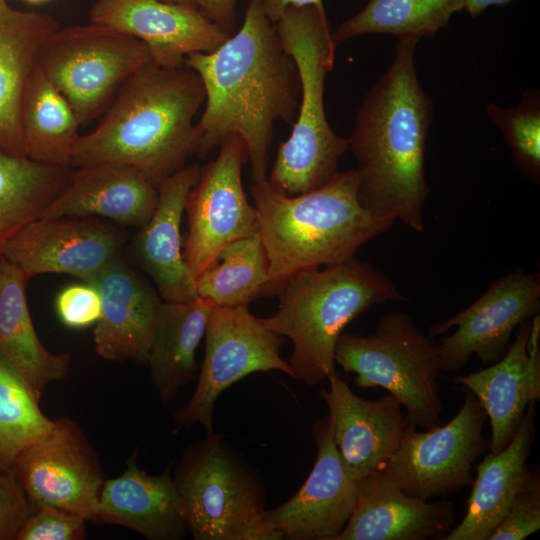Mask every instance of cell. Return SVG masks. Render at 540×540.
<instances>
[{"mask_svg": "<svg viewBox=\"0 0 540 540\" xmlns=\"http://www.w3.org/2000/svg\"><path fill=\"white\" fill-rule=\"evenodd\" d=\"M184 65L198 74L205 90V109L196 124V155L204 158L238 135L248 150L253 183L266 180L274 124L292 123L300 80L262 0L249 1L236 34L211 52L188 55Z\"/></svg>", "mask_w": 540, "mask_h": 540, "instance_id": "cell-1", "label": "cell"}, {"mask_svg": "<svg viewBox=\"0 0 540 540\" xmlns=\"http://www.w3.org/2000/svg\"><path fill=\"white\" fill-rule=\"evenodd\" d=\"M397 39L391 65L358 109L348 148L357 162L362 206L422 232L429 195L425 152L434 107L416 73L420 39Z\"/></svg>", "mask_w": 540, "mask_h": 540, "instance_id": "cell-2", "label": "cell"}, {"mask_svg": "<svg viewBox=\"0 0 540 540\" xmlns=\"http://www.w3.org/2000/svg\"><path fill=\"white\" fill-rule=\"evenodd\" d=\"M204 102L195 71L150 62L124 82L101 123L78 136L70 166L124 164L157 185L196 154L199 135L193 119Z\"/></svg>", "mask_w": 540, "mask_h": 540, "instance_id": "cell-3", "label": "cell"}, {"mask_svg": "<svg viewBox=\"0 0 540 540\" xmlns=\"http://www.w3.org/2000/svg\"><path fill=\"white\" fill-rule=\"evenodd\" d=\"M259 236L268 260L264 296L277 295L293 275L354 258L395 222L362 206L356 169L309 192L286 195L266 180L251 185Z\"/></svg>", "mask_w": 540, "mask_h": 540, "instance_id": "cell-4", "label": "cell"}, {"mask_svg": "<svg viewBox=\"0 0 540 540\" xmlns=\"http://www.w3.org/2000/svg\"><path fill=\"white\" fill-rule=\"evenodd\" d=\"M277 295V311L261 321L292 341L293 378L310 386L335 369V347L351 321L374 305L406 299L385 273L355 258L299 272Z\"/></svg>", "mask_w": 540, "mask_h": 540, "instance_id": "cell-5", "label": "cell"}, {"mask_svg": "<svg viewBox=\"0 0 540 540\" xmlns=\"http://www.w3.org/2000/svg\"><path fill=\"white\" fill-rule=\"evenodd\" d=\"M275 25L284 51L296 65L300 99L291 134L280 145L267 181L286 195H297L327 183L348 149V139L329 126L324 107L325 80L337 45L325 9L290 7Z\"/></svg>", "mask_w": 540, "mask_h": 540, "instance_id": "cell-6", "label": "cell"}, {"mask_svg": "<svg viewBox=\"0 0 540 540\" xmlns=\"http://www.w3.org/2000/svg\"><path fill=\"white\" fill-rule=\"evenodd\" d=\"M334 361L356 375L357 387L388 391L404 408L409 425L430 429L441 424L439 346L409 314L383 315L368 336L343 332Z\"/></svg>", "mask_w": 540, "mask_h": 540, "instance_id": "cell-7", "label": "cell"}, {"mask_svg": "<svg viewBox=\"0 0 540 540\" xmlns=\"http://www.w3.org/2000/svg\"><path fill=\"white\" fill-rule=\"evenodd\" d=\"M174 480L195 540H281L264 521L262 482L218 433L187 448Z\"/></svg>", "mask_w": 540, "mask_h": 540, "instance_id": "cell-8", "label": "cell"}, {"mask_svg": "<svg viewBox=\"0 0 540 540\" xmlns=\"http://www.w3.org/2000/svg\"><path fill=\"white\" fill-rule=\"evenodd\" d=\"M150 62L142 41L93 23L58 28L43 42L36 58L80 125L92 120L113 93Z\"/></svg>", "mask_w": 540, "mask_h": 540, "instance_id": "cell-9", "label": "cell"}, {"mask_svg": "<svg viewBox=\"0 0 540 540\" xmlns=\"http://www.w3.org/2000/svg\"><path fill=\"white\" fill-rule=\"evenodd\" d=\"M205 353L194 393L177 410V426L201 424L206 434L213 430V413L219 395L240 379L254 373L278 370L293 378L281 357L280 336L254 316L248 306H214L205 331Z\"/></svg>", "mask_w": 540, "mask_h": 540, "instance_id": "cell-10", "label": "cell"}, {"mask_svg": "<svg viewBox=\"0 0 540 540\" xmlns=\"http://www.w3.org/2000/svg\"><path fill=\"white\" fill-rule=\"evenodd\" d=\"M487 414L469 390L445 425L417 431L407 425L400 444L382 466L402 490L424 500L445 498L473 483L474 462L489 451Z\"/></svg>", "mask_w": 540, "mask_h": 540, "instance_id": "cell-11", "label": "cell"}, {"mask_svg": "<svg viewBox=\"0 0 540 540\" xmlns=\"http://www.w3.org/2000/svg\"><path fill=\"white\" fill-rule=\"evenodd\" d=\"M248 159L244 140L230 136L220 145L217 157L201 167L188 193L183 258L195 282L227 245L259 233L256 209L242 185V166Z\"/></svg>", "mask_w": 540, "mask_h": 540, "instance_id": "cell-12", "label": "cell"}, {"mask_svg": "<svg viewBox=\"0 0 540 540\" xmlns=\"http://www.w3.org/2000/svg\"><path fill=\"white\" fill-rule=\"evenodd\" d=\"M12 471L35 507L92 521L105 480L96 453L72 419L54 420L47 433L17 456Z\"/></svg>", "mask_w": 540, "mask_h": 540, "instance_id": "cell-13", "label": "cell"}, {"mask_svg": "<svg viewBox=\"0 0 540 540\" xmlns=\"http://www.w3.org/2000/svg\"><path fill=\"white\" fill-rule=\"evenodd\" d=\"M540 311V274L521 268L493 280L484 293L467 308L430 326L436 337L456 327L439 346L441 371L455 373L472 355L490 365L504 355L511 337L525 321Z\"/></svg>", "mask_w": 540, "mask_h": 540, "instance_id": "cell-14", "label": "cell"}, {"mask_svg": "<svg viewBox=\"0 0 540 540\" xmlns=\"http://www.w3.org/2000/svg\"><path fill=\"white\" fill-rule=\"evenodd\" d=\"M124 242L117 225L97 217L37 218L7 242L2 256L28 279L56 273L92 284L121 258Z\"/></svg>", "mask_w": 540, "mask_h": 540, "instance_id": "cell-15", "label": "cell"}, {"mask_svg": "<svg viewBox=\"0 0 540 540\" xmlns=\"http://www.w3.org/2000/svg\"><path fill=\"white\" fill-rule=\"evenodd\" d=\"M89 17L142 41L152 62L165 68L184 66L188 55L211 52L231 35L196 5L163 0H97Z\"/></svg>", "mask_w": 540, "mask_h": 540, "instance_id": "cell-16", "label": "cell"}, {"mask_svg": "<svg viewBox=\"0 0 540 540\" xmlns=\"http://www.w3.org/2000/svg\"><path fill=\"white\" fill-rule=\"evenodd\" d=\"M314 466L289 500L263 514L282 539L335 540L355 506L357 480L346 469L333 441L328 418L313 426Z\"/></svg>", "mask_w": 540, "mask_h": 540, "instance_id": "cell-17", "label": "cell"}, {"mask_svg": "<svg viewBox=\"0 0 540 540\" xmlns=\"http://www.w3.org/2000/svg\"><path fill=\"white\" fill-rule=\"evenodd\" d=\"M319 394L339 455L357 481L382 467L398 448L408 423L402 405L391 394L378 400L356 395L336 369Z\"/></svg>", "mask_w": 540, "mask_h": 540, "instance_id": "cell-18", "label": "cell"}, {"mask_svg": "<svg viewBox=\"0 0 540 540\" xmlns=\"http://www.w3.org/2000/svg\"><path fill=\"white\" fill-rule=\"evenodd\" d=\"M539 314L522 323L498 361L454 378L472 392L491 426L489 451L503 450L516 433L532 401L540 398Z\"/></svg>", "mask_w": 540, "mask_h": 540, "instance_id": "cell-19", "label": "cell"}, {"mask_svg": "<svg viewBox=\"0 0 540 540\" xmlns=\"http://www.w3.org/2000/svg\"><path fill=\"white\" fill-rule=\"evenodd\" d=\"M455 515L453 502L412 497L380 467L357 481L353 512L335 540L441 539Z\"/></svg>", "mask_w": 540, "mask_h": 540, "instance_id": "cell-20", "label": "cell"}, {"mask_svg": "<svg viewBox=\"0 0 540 540\" xmlns=\"http://www.w3.org/2000/svg\"><path fill=\"white\" fill-rule=\"evenodd\" d=\"M158 201L157 185L138 169L113 162L76 167L39 218L97 217L141 228Z\"/></svg>", "mask_w": 540, "mask_h": 540, "instance_id": "cell-21", "label": "cell"}, {"mask_svg": "<svg viewBox=\"0 0 540 540\" xmlns=\"http://www.w3.org/2000/svg\"><path fill=\"white\" fill-rule=\"evenodd\" d=\"M102 314L94 328L96 352L105 360L146 364L162 298L148 280L121 258L92 283Z\"/></svg>", "mask_w": 540, "mask_h": 540, "instance_id": "cell-22", "label": "cell"}, {"mask_svg": "<svg viewBox=\"0 0 540 540\" xmlns=\"http://www.w3.org/2000/svg\"><path fill=\"white\" fill-rule=\"evenodd\" d=\"M201 166L186 165L157 184L158 201L150 219L138 229L132 243L137 266L155 283L163 301H188L196 285L183 258L181 221L188 193Z\"/></svg>", "mask_w": 540, "mask_h": 540, "instance_id": "cell-23", "label": "cell"}, {"mask_svg": "<svg viewBox=\"0 0 540 540\" xmlns=\"http://www.w3.org/2000/svg\"><path fill=\"white\" fill-rule=\"evenodd\" d=\"M92 521L124 526L149 540H178L188 531L170 466L150 475L135 456L120 476L104 481Z\"/></svg>", "mask_w": 540, "mask_h": 540, "instance_id": "cell-24", "label": "cell"}, {"mask_svg": "<svg viewBox=\"0 0 540 540\" xmlns=\"http://www.w3.org/2000/svg\"><path fill=\"white\" fill-rule=\"evenodd\" d=\"M536 401L529 403L521 423L498 453L489 451L476 465V478L464 518L440 540H487L527 481V460L535 434Z\"/></svg>", "mask_w": 540, "mask_h": 540, "instance_id": "cell-25", "label": "cell"}, {"mask_svg": "<svg viewBox=\"0 0 540 540\" xmlns=\"http://www.w3.org/2000/svg\"><path fill=\"white\" fill-rule=\"evenodd\" d=\"M58 28L48 14L17 10L0 0L1 150L25 156L21 119L27 82L41 45Z\"/></svg>", "mask_w": 540, "mask_h": 540, "instance_id": "cell-26", "label": "cell"}, {"mask_svg": "<svg viewBox=\"0 0 540 540\" xmlns=\"http://www.w3.org/2000/svg\"><path fill=\"white\" fill-rule=\"evenodd\" d=\"M27 276L0 257V355L40 395L47 385L67 376L71 357L52 353L40 341L30 316Z\"/></svg>", "mask_w": 540, "mask_h": 540, "instance_id": "cell-27", "label": "cell"}, {"mask_svg": "<svg viewBox=\"0 0 540 540\" xmlns=\"http://www.w3.org/2000/svg\"><path fill=\"white\" fill-rule=\"evenodd\" d=\"M215 305L204 298L163 301L159 307L147 363L163 404L195 378L196 350Z\"/></svg>", "mask_w": 540, "mask_h": 540, "instance_id": "cell-28", "label": "cell"}, {"mask_svg": "<svg viewBox=\"0 0 540 540\" xmlns=\"http://www.w3.org/2000/svg\"><path fill=\"white\" fill-rule=\"evenodd\" d=\"M21 122L28 159L50 166L71 167L80 124L69 103L36 63L27 82Z\"/></svg>", "mask_w": 540, "mask_h": 540, "instance_id": "cell-29", "label": "cell"}, {"mask_svg": "<svg viewBox=\"0 0 540 540\" xmlns=\"http://www.w3.org/2000/svg\"><path fill=\"white\" fill-rule=\"evenodd\" d=\"M70 172V167L45 165L0 149V257L7 242L40 217Z\"/></svg>", "mask_w": 540, "mask_h": 540, "instance_id": "cell-30", "label": "cell"}, {"mask_svg": "<svg viewBox=\"0 0 540 540\" xmlns=\"http://www.w3.org/2000/svg\"><path fill=\"white\" fill-rule=\"evenodd\" d=\"M465 0H369L355 15L332 31L336 45L356 36L380 33L433 38L446 27Z\"/></svg>", "mask_w": 540, "mask_h": 540, "instance_id": "cell-31", "label": "cell"}, {"mask_svg": "<svg viewBox=\"0 0 540 540\" xmlns=\"http://www.w3.org/2000/svg\"><path fill=\"white\" fill-rule=\"evenodd\" d=\"M268 260L259 234L227 245L196 280L198 297L219 307L248 306L264 296Z\"/></svg>", "mask_w": 540, "mask_h": 540, "instance_id": "cell-32", "label": "cell"}, {"mask_svg": "<svg viewBox=\"0 0 540 540\" xmlns=\"http://www.w3.org/2000/svg\"><path fill=\"white\" fill-rule=\"evenodd\" d=\"M39 397L0 355V470H12L17 456L52 428Z\"/></svg>", "mask_w": 540, "mask_h": 540, "instance_id": "cell-33", "label": "cell"}, {"mask_svg": "<svg viewBox=\"0 0 540 540\" xmlns=\"http://www.w3.org/2000/svg\"><path fill=\"white\" fill-rule=\"evenodd\" d=\"M488 117L498 126L510 147L513 163L524 176L540 182V93L522 89V101L509 108L489 103Z\"/></svg>", "mask_w": 540, "mask_h": 540, "instance_id": "cell-34", "label": "cell"}, {"mask_svg": "<svg viewBox=\"0 0 540 540\" xmlns=\"http://www.w3.org/2000/svg\"><path fill=\"white\" fill-rule=\"evenodd\" d=\"M540 529V482L531 474L487 540H522Z\"/></svg>", "mask_w": 540, "mask_h": 540, "instance_id": "cell-35", "label": "cell"}, {"mask_svg": "<svg viewBox=\"0 0 540 540\" xmlns=\"http://www.w3.org/2000/svg\"><path fill=\"white\" fill-rule=\"evenodd\" d=\"M86 520L57 508L36 507L15 540H80L86 535Z\"/></svg>", "mask_w": 540, "mask_h": 540, "instance_id": "cell-36", "label": "cell"}, {"mask_svg": "<svg viewBox=\"0 0 540 540\" xmlns=\"http://www.w3.org/2000/svg\"><path fill=\"white\" fill-rule=\"evenodd\" d=\"M55 310L59 320L68 328L90 327L99 321L102 314L100 293L91 283L70 284L57 294Z\"/></svg>", "mask_w": 540, "mask_h": 540, "instance_id": "cell-37", "label": "cell"}, {"mask_svg": "<svg viewBox=\"0 0 540 540\" xmlns=\"http://www.w3.org/2000/svg\"><path fill=\"white\" fill-rule=\"evenodd\" d=\"M12 470H0V540H15L35 510Z\"/></svg>", "mask_w": 540, "mask_h": 540, "instance_id": "cell-38", "label": "cell"}, {"mask_svg": "<svg viewBox=\"0 0 540 540\" xmlns=\"http://www.w3.org/2000/svg\"><path fill=\"white\" fill-rule=\"evenodd\" d=\"M195 5L212 21L232 34L237 0H194Z\"/></svg>", "mask_w": 540, "mask_h": 540, "instance_id": "cell-39", "label": "cell"}, {"mask_svg": "<svg viewBox=\"0 0 540 540\" xmlns=\"http://www.w3.org/2000/svg\"><path fill=\"white\" fill-rule=\"evenodd\" d=\"M264 11L269 20L276 24L287 8L315 6L325 9L323 0H262Z\"/></svg>", "mask_w": 540, "mask_h": 540, "instance_id": "cell-40", "label": "cell"}, {"mask_svg": "<svg viewBox=\"0 0 540 540\" xmlns=\"http://www.w3.org/2000/svg\"><path fill=\"white\" fill-rule=\"evenodd\" d=\"M513 0H465L462 10L471 18H476L483 14L489 7L504 6Z\"/></svg>", "mask_w": 540, "mask_h": 540, "instance_id": "cell-41", "label": "cell"}, {"mask_svg": "<svg viewBox=\"0 0 540 540\" xmlns=\"http://www.w3.org/2000/svg\"><path fill=\"white\" fill-rule=\"evenodd\" d=\"M163 1L171 2V3H183V4L195 5L194 0H163Z\"/></svg>", "mask_w": 540, "mask_h": 540, "instance_id": "cell-42", "label": "cell"}, {"mask_svg": "<svg viewBox=\"0 0 540 540\" xmlns=\"http://www.w3.org/2000/svg\"><path fill=\"white\" fill-rule=\"evenodd\" d=\"M29 3H32V4H39V3H43V2H46L48 0H25Z\"/></svg>", "mask_w": 540, "mask_h": 540, "instance_id": "cell-43", "label": "cell"}]
</instances>
